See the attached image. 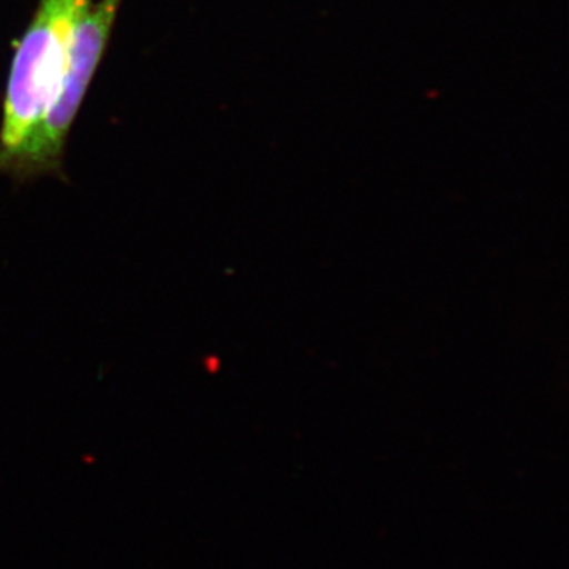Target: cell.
Wrapping results in <instances>:
<instances>
[{
    "instance_id": "2",
    "label": "cell",
    "mask_w": 569,
    "mask_h": 569,
    "mask_svg": "<svg viewBox=\"0 0 569 569\" xmlns=\"http://www.w3.org/2000/svg\"><path fill=\"white\" fill-rule=\"evenodd\" d=\"M121 2L122 0H102L84 11L74 32L66 73L50 108L0 174L26 182L39 176L61 171L63 149L71 123L80 111L82 99L102 59Z\"/></svg>"
},
{
    "instance_id": "1",
    "label": "cell",
    "mask_w": 569,
    "mask_h": 569,
    "mask_svg": "<svg viewBox=\"0 0 569 569\" xmlns=\"http://www.w3.org/2000/svg\"><path fill=\"white\" fill-rule=\"evenodd\" d=\"M88 7L89 0H40L11 63L0 129V171L50 108Z\"/></svg>"
}]
</instances>
